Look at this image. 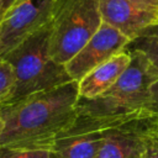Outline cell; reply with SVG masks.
<instances>
[{"label": "cell", "mask_w": 158, "mask_h": 158, "mask_svg": "<svg viewBox=\"0 0 158 158\" xmlns=\"http://www.w3.org/2000/svg\"><path fill=\"white\" fill-rule=\"evenodd\" d=\"M4 59L10 63L15 77L14 90L7 102L73 81L65 67L49 54V23L26 38Z\"/></svg>", "instance_id": "cell-3"}, {"label": "cell", "mask_w": 158, "mask_h": 158, "mask_svg": "<svg viewBox=\"0 0 158 158\" xmlns=\"http://www.w3.org/2000/svg\"><path fill=\"white\" fill-rule=\"evenodd\" d=\"M154 141L158 143V125H157V130H156V133H154Z\"/></svg>", "instance_id": "cell-18"}, {"label": "cell", "mask_w": 158, "mask_h": 158, "mask_svg": "<svg viewBox=\"0 0 158 158\" xmlns=\"http://www.w3.org/2000/svg\"><path fill=\"white\" fill-rule=\"evenodd\" d=\"M21 0H0V20L12 6H15Z\"/></svg>", "instance_id": "cell-16"}, {"label": "cell", "mask_w": 158, "mask_h": 158, "mask_svg": "<svg viewBox=\"0 0 158 158\" xmlns=\"http://www.w3.org/2000/svg\"><path fill=\"white\" fill-rule=\"evenodd\" d=\"M100 15L106 23L130 41L143 28L158 22V11L144 7L132 0H100Z\"/></svg>", "instance_id": "cell-9"}, {"label": "cell", "mask_w": 158, "mask_h": 158, "mask_svg": "<svg viewBox=\"0 0 158 158\" xmlns=\"http://www.w3.org/2000/svg\"><path fill=\"white\" fill-rule=\"evenodd\" d=\"M100 0H56L49 21V54L69 62L100 28Z\"/></svg>", "instance_id": "cell-4"}, {"label": "cell", "mask_w": 158, "mask_h": 158, "mask_svg": "<svg viewBox=\"0 0 158 158\" xmlns=\"http://www.w3.org/2000/svg\"><path fill=\"white\" fill-rule=\"evenodd\" d=\"M131 63V54L126 51L114 56L107 62L100 64L81 80L78 81L79 99L91 100L106 93L127 69Z\"/></svg>", "instance_id": "cell-10"}, {"label": "cell", "mask_w": 158, "mask_h": 158, "mask_svg": "<svg viewBox=\"0 0 158 158\" xmlns=\"http://www.w3.org/2000/svg\"><path fill=\"white\" fill-rule=\"evenodd\" d=\"M144 7H148V9H153V10H157L158 11V0H132Z\"/></svg>", "instance_id": "cell-17"}, {"label": "cell", "mask_w": 158, "mask_h": 158, "mask_svg": "<svg viewBox=\"0 0 158 158\" xmlns=\"http://www.w3.org/2000/svg\"><path fill=\"white\" fill-rule=\"evenodd\" d=\"M127 53L130 65L106 93L91 100H78V116L117 121L151 110V86L158 79V70L142 53Z\"/></svg>", "instance_id": "cell-2"}, {"label": "cell", "mask_w": 158, "mask_h": 158, "mask_svg": "<svg viewBox=\"0 0 158 158\" xmlns=\"http://www.w3.org/2000/svg\"><path fill=\"white\" fill-rule=\"evenodd\" d=\"M157 125L158 115L147 110L109 127L96 158H142Z\"/></svg>", "instance_id": "cell-5"}, {"label": "cell", "mask_w": 158, "mask_h": 158, "mask_svg": "<svg viewBox=\"0 0 158 158\" xmlns=\"http://www.w3.org/2000/svg\"><path fill=\"white\" fill-rule=\"evenodd\" d=\"M56 0H21L0 20V59L49 23Z\"/></svg>", "instance_id": "cell-6"}, {"label": "cell", "mask_w": 158, "mask_h": 158, "mask_svg": "<svg viewBox=\"0 0 158 158\" xmlns=\"http://www.w3.org/2000/svg\"><path fill=\"white\" fill-rule=\"evenodd\" d=\"M142 158H158V143L154 141V137L146 147Z\"/></svg>", "instance_id": "cell-15"}, {"label": "cell", "mask_w": 158, "mask_h": 158, "mask_svg": "<svg viewBox=\"0 0 158 158\" xmlns=\"http://www.w3.org/2000/svg\"><path fill=\"white\" fill-rule=\"evenodd\" d=\"M123 51L142 53L158 70V22L143 28L126 44Z\"/></svg>", "instance_id": "cell-11"}, {"label": "cell", "mask_w": 158, "mask_h": 158, "mask_svg": "<svg viewBox=\"0 0 158 158\" xmlns=\"http://www.w3.org/2000/svg\"><path fill=\"white\" fill-rule=\"evenodd\" d=\"M0 158H51L49 151L0 146Z\"/></svg>", "instance_id": "cell-13"}, {"label": "cell", "mask_w": 158, "mask_h": 158, "mask_svg": "<svg viewBox=\"0 0 158 158\" xmlns=\"http://www.w3.org/2000/svg\"><path fill=\"white\" fill-rule=\"evenodd\" d=\"M130 40L114 27L101 23L100 28L84 44V47L64 64L73 81L81 80L88 73L121 53Z\"/></svg>", "instance_id": "cell-8"}, {"label": "cell", "mask_w": 158, "mask_h": 158, "mask_svg": "<svg viewBox=\"0 0 158 158\" xmlns=\"http://www.w3.org/2000/svg\"><path fill=\"white\" fill-rule=\"evenodd\" d=\"M15 85L14 70L10 63L1 58L0 59V106L6 104L12 94Z\"/></svg>", "instance_id": "cell-12"}, {"label": "cell", "mask_w": 158, "mask_h": 158, "mask_svg": "<svg viewBox=\"0 0 158 158\" xmlns=\"http://www.w3.org/2000/svg\"><path fill=\"white\" fill-rule=\"evenodd\" d=\"M78 83L70 81L0 106V146L49 151L77 120Z\"/></svg>", "instance_id": "cell-1"}, {"label": "cell", "mask_w": 158, "mask_h": 158, "mask_svg": "<svg viewBox=\"0 0 158 158\" xmlns=\"http://www.w3.org/2000/svg\"><path fill=\"white\" fill-rule=\"evenodd\" d=\"M2 120H1V117H0V135H1V131H2Z\"/></svg>", "instance_id": "cell-19"}, {"label": "cell", "mask_w": 158, "mask_h": 158, "mask_svg": "<svg viewBox=\"0 0 158 158\" xmlns=\"http://www.w3.org/2000/svg\"><path fill=\"white\" fill-rule=\"evenodd\" d=\"M122 120L102 121L77 116L75 122L54 139L49 149L51 158H96L107 128Z\"/></svg>", "instance_id": "cell-7"}, {"label": "cell", "mask_w": 158, "mask_h": 158, "mask_svg": "<svg viewBox=\"0 0 158 158\" xmlns=\"http://www.w3.org/2000/svg\"><path fill=\"white\" fill-rule=\"evenodd\" d=\"M151 110L158 115V79L151 86Z\"/></svg>", "instance_id": "cell-14"}]
</instances>
